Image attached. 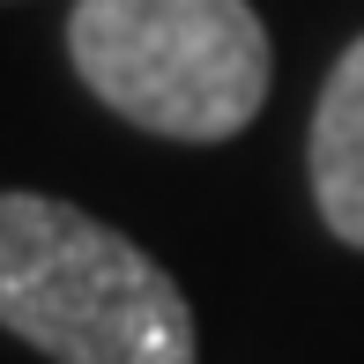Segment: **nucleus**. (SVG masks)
Here are the masks:
<instances>
[{
	"label": "nucleus",
	"mask_w": 364,
	"mask_h": 364,
	"mask_svg": "<svg viewBox=\"0 0 364 364\" xmlns=\"http://www.w3.org/2000/svg\"><path fill=\"white\" fill-rule=\"evenodd\" d=\"M0 327L53 364H193V305L119 238L45 193H0Z\"/></svg>",
	"instance_id": "nucleus-1"
},
{
	"label": "nucleus",
	"mask_w": 364,
	"mask_h": 364,
	"mask_svg": "<svg viewBox=\"0 0 364 364\" xmlns=\"http://www.w3.org/2000/svg\"><path fill=\"white\" fill-rule=\"evenodd\" d=\"M68 60L97 105L164 141H230L268 105V30L245 0H75Z\"/></svg>",
	"instance_id": "nucleus-2"
},
{
	"label": "nucleus",
	"mask_w": 364,
	"mask_h": 364,
	"mask_svg": "<svg viewBox=\"0 0 364 364\" xmlns=\"http://www.w3.org/2000/svg\"><path fill=\"white\" fill-rule=\"evenodd\" d=\"M305 164H312V201H320L327 230L364 253V38L335 60L320 105H312Z\"/></svg>",
	"instance_id": "nucleus-3"
}]
</instances>
